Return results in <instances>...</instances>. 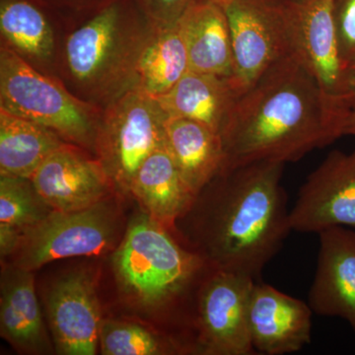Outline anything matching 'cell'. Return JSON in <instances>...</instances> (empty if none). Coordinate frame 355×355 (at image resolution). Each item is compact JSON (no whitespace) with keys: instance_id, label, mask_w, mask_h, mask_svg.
<instances>
[{"instance_id":"5b68a950","label":"cell","mask_w":355,"mask_h":355,"mask_svg":"<svg viewBox=\"0 0 355 355\" xmlns=\"http://www.w3.org/2000/svg\"><path fill=\"white\" fill-rule=\"evenodd\" d=\"M0 109L49 128L95 155L103 110L79 99L57 77L42 73L2 44Z\"/></svg>"},{"instance_id":"7a4b0ae2","label":"cell","mask_w":355,"mask_h":355,"mask_svg":"<svg viewBox=\"0 0 355 355\" xmlns=\"http://www.w3.org/2000/svg\"><path fill=\"white\" fill-rule=\"evenodd\" d=\"M345 119L294 57L282 60L240 96L221 132V173L257 162H297L343 137Z\"/></svg>"},{"instance_id":"7c38bea8","label":"cell","mask_w":355,"mask_h":355,"mask_svg":"<svg viewBox=\"0 0 355 355\" xmlns=\"http://www.w3.org/2000/svg\"><path fill=\"white\" fill-rule=\"evenodd\" d=\"M44 202L58 211H77L108 198L113 184L94 154L65 142L31 178Z\"/></svg>"},{"instance_id":"83f0119b","label":"cell","mask_w":355,"mask_h":355,"mask_svg":"<svg viewBox=\"0 0 355 355\" xmlns=\"http://www.w3.org/2000/svg\"><path fill=\"white\" fill-rule=\"evenodd\" d=\"M57 11L67 24L87 17L112 0H43Z\"/></svg>"},{"instance_id":"e0dca14e","label":"cell","mask_w":355,"mask_h":355,"mask_svg":"<svg viewBox=\"0 0 355 355\" xmlns=\"http://www.w3.org/2000/svg\"><path fill=\"white\" fill-rule=\"evenodd\" d=\"M191 71L232 79V41L225 7L202 0L180 20Z\"/></svg>"},{"instance_id":"3957f363","label":"cell","mask_w":355,"mask_h":355,"mask_svg":"<svg viewBox=\"0 0 355 355\" xmlns=\"http://www.w3.org/2000/svg\"><path fill=\"white\" fill-rule=\"evenodd\" d=\"M153 28L135 0H112L67 24L57 77L100 109L137 87V69Z\"/></svg>"},{"instance_id":"ba28073f","label":"cell","mask_w":355,"mask_h":355,"mask_svg":"<svg viewBox=\"0 0 355 355\" xmlns=\"http://www.w3.org/2000/svg\"><path fill=\"white\" fill-rule=\"evenodd\" d=\"M107 200L77 211L53 210L23 233L13 254L14 266L33 272L60 259L96 256L108 251L116 240L118 220Z\"/></svg>"},{"instance_id":"f546056e","label":"cell","mask_w":355,"mask_h":355,"mask_svg":"<svg viewBox=\"0 0 355 355\" xmlns=\"http://www.w3.org/2000/svg\"><path fill=\"white\" fill-rule=\"evenodd\" d=\"M345 97L350 108L355 105V65L345 70Z\"/></svg>"},{"instance_id":"603a6c76","label":"cell","mask_w":355,"mask_h":355,"mask_svg":"<svg viewBox=\"0 0 355 355\" xmlns=\"http://www.w3.org/2000/svg\"><path fill=\"white\" fill-rule=\"evenodd\" d=\"M190 70L181 22L154 29L137 69V87L154 98L166 94Z\"/></svg>"},{"instance_id":"30bf717a","label":"cell","mask_w":355,"mask_h":355,"mask_svg":"<svg viewBox=\"0 0 355 355\" xmlns=\"http://www.w3.org/2000/svg\"><path fill=\"white\" fill-rule=\"evenodd\" d=\"M335 0H288L293 55L314 77L336 113L347 118L345 70L334 17Z\"/></svg>"},{"instance_id":"484cf974","label":"cell","mask_w":355,"mask_h":355,"mask_svg":"<svg viewBox=\"0 0 355 355\" xmlns=\"http://www.w3.org/2000/svg\"><path fill=\"white\" fill-rule=\"evenodd\" d=\"M334 17L340 60L347 70L355 65V0H335Z\"/></svg>"},{"instance_id":"9a60e30c","label":"cell","mask_w":355,"mask_h":355,"mask_svg":"<svg viewBox=\"0 0 355 355\" xmlns=\"http://www.w3.org/2000/svg\"><path fill=\"white\" fill-rule=\"evenodd\" d=\"M48 314L58 354H96L102 321L90 275L70 273L55 282L49 294Z\"/></svg>"},{"instance_id":"52a82bcc","label":"cell","mask_w":355,"mask_h":355,"mask_svg":"<svg viewBox=\"0 0 355 355\" xmlns=\"http://www.w3.org/2000/svg\"><path fill=\"white\" fill-rule=\"evenodd\" d=\"M225 7L240 96L282 60L293 55L288 0H234Z\"/></svg>"},{"instance_id":"4316f807","label":"cell","mask_w":355,"mask_h":355,"mask_svg":"<svg viewBox=\"0 0 355 355\" xmlns=\"http://www.w3.org/2000/svg\"><path fill=\"white\" fill-rule=\"evenodd\" d=\"M154 29L177 24L184 14L202 0H135Z\"/></svg>"},{"instance_id":"44dd1931","label":"cell","mask_w":355,"mask_h":355,"mask_svg":"<svg viewBox=\"0 0 355 355\" xmlns=\"http://www.w3.org/2000/svg\"><path fill=\"white\" fill-rule=\"evenodd\" d=\"M0 330L18 349L37 354L48 347L31 270L13 266L2 273Z\"/></svg>"},{"instance_id":"ffe728a7","label":"cell","mask_w":355,"mask_h":355,"mask_svg":"<svg viewBox=\"0 0 355 355\" xmlns=\"http://www.w3.org/2000/svg\"><path fill=\"white\" fill-rule=\"evenodd\" d=\"M130 193L163 225H173L181 219L197 197L184 182L165 142L140 166Z\"/></svg>"},{"instance_id":"8fae6325","label":"cell","mask_w":355,"mask_h":355,"mask_svg":"<svg viewBox=\"0 0 355 355\" xmlns=\"http://www.w3.org/2000/svg\"><path fill=\"white\" fill-rule=\"evenodd\" d=\"M292 231L355 229V150H333L306 179L289 210Z\"/></svg>"},{"instance_id":"ac0fdd59","label":"cell","mask_w":355,"mask_h":355,"mask_svg":"<svg viewBox=\"0 0 355 355\" xmlns=\"http://www.w3.org/2000/svg\"><path fill=\"white\" fill-rule=\"evenodd\" d=\"M239 97L230 78L189 70L155 99L168 116L198 121L221 135Z\"/></svg>"},{"instance_id":"8992f818","label":"cell","mask_w":355,"mask_h":355,"mask_svg":"<svg viewBox=\"0 0 355 355\" xmlns=\"http://www.w3.org/2000/svg\"><path fill=\"white\" fill-rule=\"evenodd\" d=\"M167 118L157 100L137 87L103 109L95 155L114 191L130 193L140 166L165 142Z\"/></svg>"},{"instance_id":"f1b7e54d","label":"cell","mask_w":355,"mask_h":355,"mask_svg":"<svg viewBox=\"0 0 355 355\" xmlns=\"http://www.w3.org/2000/svg\"><path fill=\"white\" fill-rule=\"evenodd\" d=\"M22 232L12 226L0 224V254L2 258L15 253L19 246Z\"/></svg>"},{"instance_id":"1f68e13d","label":"cell","mask_w":355,"mask_h":355,"mask_svg":"<svg viewBox=\"0 0 355 355\" xmlns=\"http://www.w3.org/2000/svg\"><path fill=\"white\" fill-rule=\"evenodd\" d=\"M214 1L218 2V3L222 4V6H225L227 4L230 3V2L234 1V0H214Z\"/></svg>"},{"instance_id":"4dcf8cb0","label":"cell","mask_w":355,"mask_h":355,"mask_svg":"<svg viewBox=\"0 0 355 355\" xmlns=\"http://www.w3.org/2000/svg\"><path fill=\"white\" fill-rule=\"evenodd\" d=\"M352 135L355 137V105L349 109L343 127V137Z\"/></svg>"},{"instance_id":"6da1fadb","label":"cell","mask_w":355,"mask_h":355,"mask_svg":"<svg viewBox=\"0 0 355 355\" xmlns=\"http://www.w3.org/2000/svg\"><path fill=\"white\" fill-rule=\"evenodd\" d=\"M284 163L257 162L223 172L196 197L191 239L214 270L258 279L291 232Z\"/></svg>"},{"instance_id":"7402d4cb","label":"cell","mask_w":355,"mask_h":355,"mask_svg":"<svg viewBox=\"0 0 355 355\" xmlns=\"http://www.w3.org/2000/svg\"><path fill=\"white\" fill-rule=\"evenodd\" d=\"M65 142L53 130L0 109V175L31 180Z\"/></svg>"},{"instance_id":"d4e9b609","label":"cell","mask_w":355,"mask_h":355,"mask_svg":"<svg viewBox=\"0 0 355 355\" xmlns=\"http://www.w3.org/2000/svg\"><path fill=\"white\" fill-rule=\"evenodd\" d=\"M99 343L105 355H157L184 350L179 343L163 340L139 324L125 322H102Z\"/></svg>"},{"instance_id":"4fadbf2b","label":"cell","mask_w":355,"mask_h":355,"mask_svg":"<svg viewBox=\"0 0 355 355\" xmlns=\"http://www.w3.org/2000/svg\"><path fill=\"white\" fill-rule=\"evenodd\" d=\"M67 28L43 0H0V44L42 73L57 77Z\"/></svg>"},{"instance_id":"cb8c5ba5","label":"cell","mask_w":355,"mask_h":355,"mask_svg":"<svg viewBox=\"0 0 355 355\" xmlns=\"http://www.w3.org/2000/svg\"><path fill=\"white\" fill-rule=\"evenodd\" d=\"M31 180L0 175V224L23 233L53 211Z\"/></svg>"},{"instance_id":"2e32d148","label":"cell","mask_w":355,"mask_h":355,"mask_svg":"<svg viewBox=\"0 0 355 355\" xmlns=\"http://www.w3.org/2000/svg\"><path fill=\"white\" fill-rule=\"evenodd\" d=\"M318 235L317 268L308 303L314 314L340 318L355 334V229L336 226Z\"/></svg>"},{"instance_id":"9c48e42d","label":"cell","mask_w":355,"mask_h":355,"mask_svg":"<svg viewBox=\"0 0 355 355\" xmlns=\"http://www.w3.org/2000/svg\"><path fill=\"white\" fill-rule=\"evenodd\" d=\"M253 277L211 270L197 293L196 350L207 355H256L248 323Z\"/></svg>"},{"instance_id":"277c9868","label":"cell","mask_w":355,"mask_h":355,"mask_svg":"<svg viewBox=\"0 0 355 355\" xmlns=\"http://www.w3.org/2000/svg\"><path fill=\"white\" fill-rule=\"evenodd\" d=\"M123 291L144 308H162L183 297L198 277L211 268L202 257L179 244L164 225L148 214L128 225L114 256Z\"/></svg>"},{"instance_id":"5bb4252c","label":"cell","mask_w":355,"mask_h":355,"mask_svg":"<svg viewBox=\"0 0 355 355\" xmlns=\"http://www.w3.org/2000/svg\"><path fill=\"white\" fill-rule=\"evenodd\" d=\"M313 314L309 303L256 280L250 293L248 323L257 354H293L310 345Z\"/></svg>"},{"instance_id":"d6986e66","label":"cell","mask_w":355,"mask_h":355,"mask_svg":"<svg viewBox=\"0 0 355 355\" xmlns=\"http://www.w3.org/2000/svg\"><path fill=\"white\" fill-rule=\"evenodd\" d=\"M165 144L196 196L223 170L225 155L221 135L202 123L168 116Z\"/></svg>"}]
</instances>
